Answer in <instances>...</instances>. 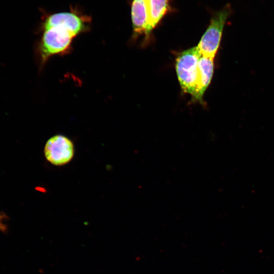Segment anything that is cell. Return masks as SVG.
I'll use <instances>...</instances> for the list:
<instances>
[{"mask_svg": "<svg viewBox=\"0 0 274 274\" xmlns=\"http://www.w3.org/2000/svg\"><path fill=\"white\" fill-rule=\"evenodd\" d=\"M214 71V58L202 55L198 61V74L194 92L192 95L193 99L202 101L204 93L212 80Z\"/></svg>", "mask_w": 274, "mask_h": 274, "instance_id": "cell-6", "label": "cell"}, {"mask_svg": "<svg viewBox=\"0 0 274 274\" xmlns=\"http://www.w3.org/2000/svg\"><path fill=\"white\" fill-rule=\"evenodd\" d=\"M202 54L197 46L181 52L177 57L176 70L184 92L193 95L198 74V64Z\"/></svg>", "mask_w": 274, "mask_h": 274, "instance_id": "cell-2", "label": "cell"}, {"mask_svg": "<svg viewBox=\"0 0 274 274\" xmlns=\"http://www.w3.org/2000/svg\"><path fill=\"white\" fill-rule=\"evenodd\" d=\"M148 17L145 34L148 36L168 10V0H147Z\"/></svg>", "mask_w": 274, "mask_h": 274, "instance_id": "cell-8", "label": "cell"}, {"mask_svg": "<svg viewBox=\"0 0 274 274\" xmlns=\"http://www.w3.org/2000/svg\"><path fill=\"white\" fill-rule=\"evenodd\" d=\"M7 215L3 212H0V231L6 232L8 229L7 225L6 223Z\"/></svg>", "mask_w": 274, "mask_h": 274, "instance_id": "cell-9", "label": "cell"}, {"mask_svg": "<svg viewBox=\"0 0 274 274\" xmlns=\"http://www.w3.org/2000/svg\"><path fill=\"white\" fill-rule=\"evenodd\" d=\"M74 38L67 30L61 27H53L43 29L37 49L41 66H43L50 57L62 55L70 51Z\"/></svg>", "mask_w": 274, "mask_h": 274, "instance_id": "cell-1", "label": "cell"}, {"mask_svg": "<svg viewBox=\"0 0 274 274\" xmlns=\"http://www.w3.org/2000/svg\"><path fill=\"white\" fill-rule=\"evenodd\" d=\"M131 15L133 35L145 33L148 17L147 0H133Z\"/></svg>", "mask_w": 274, "mask_h": 274, "instance_id": "cell-7", "label": "cell"}, {"mask_svg": "<svg viewBox=\"0 0 274 274\" xmlns=\"http://www.w3.org/2000/svg\"><path fill=\"white\" fill-rule=\"evenodd\" d=\"M230 13V7L226 6L211 19L197 46L202 55L214 58L220 46L224 25Z\"/></svg>", "mask_w": 274, "mask_h": 274, "instance_id": "cell-3", "label": "cell"}, {"mask_svg": "<svg viewBox=\"0 0 274 274\" xmlns=\"http://www.w3.org/2000/svg\"><path fill=\"white\" fill-rule=\"evenodd\" d=\"M90 18L75 12H61L48 16L42 24V29L53 27L63 28L75 37L88 28Z\"/></svg>", "mask_w": 274, "mask_h": 274, "instance_id": "cell-4", "label": "cell"}, {"mask_svg": "<svg viewBox=\"0 0 274 274\" xmlns=\"http://www.w3.org/2000/svg\"><path fill=\"white\" fill-rule=\"evenodd\" d=\"M46 159L55 165H62L69 162L74 155L73 142L62 135H56L50 138L44 147Z\"/></svg>", "mask_w": 274, "mask_h": 274, "instance_id": "cell-5", "label": "cell"}]
</instances>
